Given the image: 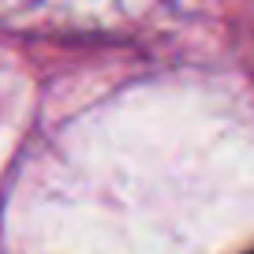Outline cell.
I'll return each mask as SVG.
<instances>
[{
    "label": "cell",
    "instance_id": "obj_1",
    "mask_svg": "<svg viewBox=\"0 0 254 254\" xmlns=\"http://www.w3.org/2000/svg\"><path fill=\"white\" fill-rule=\"evenodd\" d=\"M251 254H254V251H251Z\"/></svg>",
    "mask_w": 254,
    "mask_h": 254
}]
</instances>
